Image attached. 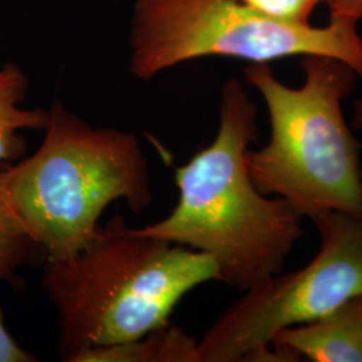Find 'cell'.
Returning <instances> with one entry per match:
<instances>
[{"instance_id": "cell-1", "label": "cell", "mask_w": 362, "mask_h": 362, "mask_svg": "<svg viewBox=\"0 0 362 362\" xmlns=\"http://www.w3.org/2000/svg\"><path fill=\"white\" fill-rule=\"evenodd\" d=\"M257 113L243 83L226 81L215 139L175 170L176 206L168 216L137 228L212 257L219 282L242 293L284 272L305 233L297 209L262 194L248 173L246 152L258 137Z\"/></svg>"}, {"instance_id": "cell-2", "label": "cell", "mask_w": 362, "mask_h": 362, "mask_svg": "<svg viewBox=\"0 0 362 362\" xmlns=\"http://www.w3.org/2000/svg\"><path fill=\"white\" fill-rule=\"evenodd\" d=\"M211 281L219 282L212 257L143 235L117 215L76 255L45 260L42 286L57 314L59 358L77 362L86 350L149 334Z\"/></svg>"}, {"instance_id": "cell-3", "label": "cell", "mask_w": 362, "mask_h": 362, "mask_svg": "<svg viewBox=\"0 0 362 362\" xmlns=\"http://www.w3.org/2000/svg\"><path fill=\"white\" fill-rule=\"evenodd\" d=\"M1 179L13 209L45 260L76 255L100 231L113 202L133 212L152 204L149 164L139 139L95 128L55 100L33 155L4 164Z\"/></svg>"}, {"instance_id": "cell-4", "label": "cell", "mask_w": 362, "mask_h": 362, "mask_svg": "<svg viewBox=\"0 0 362 362\" xmlns=\"http://www.w3.org/2000/svg\"><path fill=\"white\" fill-rule=\"evenodd\" d=\"M303 83L291 88L270 64H248L247 82L258 90L270 118V140L246 152V165L262 194L281 197L303 218L325 212L362 216L360 144L344 103L358 76L329 57L302 61Z\"/></svg>"}, {"instance_id": "cell-5", "label": "cell", "mask_w": 362, "mask_h": 362, "mask_svg": "<svg viewBox=\"0 0 362 362\" xmlns=\"http://www.w3.org/2000/svg\"><path fill=\"white\" fill-rule=\"evenodd\" d=\"M358 23L330 16L326 26L276 21L239 0H136L129 70L149 81L172 67L208 57L248 64L321 55L349 65L362 79Z\"/></svg>"}, {"instance_id": "cell-6", "label": "cell", "mask_w": 362, "mask_h": 362, "mask_svg": "<svg viewBox=\"0 0 362 362\" xmlns=\"http://www.w3.org/2000/svg\"><path fill=\"white\" fill-rule=\"evenodd\" d=\"M321 245L305 267L278 272L243 291L197 342L202 362H281L272 339L362 294V216L313 218Z\"/></svg>"}, {"instance_id": "cell-7", "label": "cell", "mask_w": 362, "mask_h": 362, "mask_svg": "<svg viewBox=\"0 0 362 362\" xmlns=\"http://www.w3.org/2000/svg\"><path fill=\"white\" fill-rule=\"evenodd\" d=\"M272 346L294 362H362V294L313 322L282 330Z\"/></svg>"}, {"instance_id": "cell-8", "label": "cell", "mask_w": 362, "mask_h": 362, "mask_svg": "<svg viewBox=\"0 0 362 362\" xmlns=\"http://www.w3.org/2000/svg\"><path fill=\"white\" fill-rule=\"evenodd\" d=\"M28 78L16 64L0 66V165L13 164L26 156L23 130H43L47 109L23 107Z\"/></svg>"}, {"instance_id": "cell-9", "label": "cell", "mask_w": 362, "mask_h": 362, "mask_svg": "<svg viewBox=\"0 0 362 362\" xmlns=\"http://www.w3.org/2000/svg\"><path fill=\"white\" fill-rule=\"evenodd\" d=\"M77 362H202L197 341L170 322L128 342L86 350Z\"/></svg>"}, {"instance_id": "cell-10", "label": "cell", "mask_w": 362, "mask_h": 362, "mask_svg": "<svg viewBox=\"0 0 362 362\" xmlns=\"http://www.w3.org/2000/svg\"><path fill=\"white\" fill-rule=\"evenodd\" d=\"M0 165V281L16 282L18 272L37 260H45L38 243L18 216L6 194Z\"/></svg>"}, {"instance_id": "cell-11", "label": "cell", "mask_w": 362, "mask_h": 362, "mask_svg": "<svg viewBox=\"0 0 362 362\" xmlns=\"http://www.w3.org/2000/svg\"><path fill=\"white\" fill-rule=\"evenodd\" d=\"M254 11L276 21L309 25L317 0H239Z\"/></svg>"}, {"instance_id": "cell-12", "label": "cell", "mask_w": 362, "mask_h": 362, "mask_svg": "<svg viewBox=\"0 0 362 362\" xmlns=\"http://www.w3.org/2000/svg\"><path fill=\"white\" fill-rule=\"evenodd\" d=\"M39 358L23 349L4 324V314L0 308V362H37Z\"/></svg>"}, {"instance_id": "cell-13", "label": "cell", "mask_w": 362, "mask_h": 362, "mask_svg": "<svg viewBox=\"0 0 362 362\" xmlns=\"http://www.w3.org/2000/svg\"><path fill=\"white\" fill-rule=\"evenodd\" d=\"M318 3H325L329 10L330 16L349 19L356 23L362 21V0H317Z\"/></svg>"}, {"instance_id": "cell-14", "label": "cell", "mask_w": 362, "mask_h": 362, "mask_svg": "<svg viewBox=\"0 0 362 362\" xmlns=\"http://www.w3.org/2000/svg\"><path fill=\"white\" fill-rule=\"evenodd\" d=\"M353 127L357 129L362 128V100L354 103V115H353Z\"/></svg>"}]
</instances>
